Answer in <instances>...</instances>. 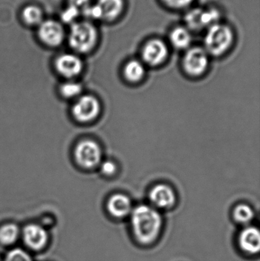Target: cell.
Returning a JSON list of instances; mask_svg holds the SVG:
<instances>
[{
  "instance_id": "26",
  "label": "cell",
  "mask_w": 260,
  "mask_h": 261,
  "mask_svg": "<svg viewBox=\"0 0 260 261\" xmlns=\"http://www.w3.org/2000/svg\"><path fill=\"white\" fill-rule=\"evenodd\" d=\"M116 169L117 167L115 164L111 161H105L102 164V167H101V170L105 175H112L113 173H115Z\"/></svg>"
},
{
  "instance_id": "11",
  "label": "cell",
  "mask_w": 260,
  "mask_h": 261,
  "mask_svg": "<svg viewBox=\"0 0 260 261\" xmlns=\"http://www.w3.org/2000/svg\"><path fill=\"white\" fill-rule=\"evenodd\" d=\"M238 242L244 252L251 255L258 254L260 250L259 229L256 227H247L241 231Z\"/></svg>"
},
{
  "instance_id": "17",
  "label": "cell",
  "mask_w": 260,
  "mask_h": 261,
  "mask_svg": "<svg viewBox=\"0 0 260 261\" xmlns=\"http://www.w3.org/2000/svg\"><path fill=\"white\" fill-rule=\"evenodd\" d=\"M170 40L174 46L177 48H186L191 43V35L184 28L178 27L172 31Z\"/></svg>"
},
{
  "instance_id": "19",
  "label": "cell",
  "mask_w": 260,
  "mask_h": 261,
  "mask_svg": "<svg viewBox=\"0 0 260 261\" xmlns=\"http://www.w3.org/2000/svg\"><path fill=\"white\" fill-rule=\"evenodd\" d=\"M21 16L24 22L29 25H36L42 22V12L37 6H28L24 8Z\"/></svg>"
},
{
  "instance_id": "25",
  "label": "cell",
  "mask_w": 260,
  "mask_h": 261,
  "mask_svg": "<svg viewBox=\"0 0 260 261\" xmlns=\"http://www.w3.org/2000/svg\"><path fill=\"white\" fill-rule=\"evenodd\" d=\"M169 7L180 9L189 6L193 0H163Z\"/></svg>"
},
{
  "instance_id": "16",
  "label": "cell",
  "mask_w": 260,
  "mask_h": 261,
  "mask_svg": "<svg viewBox=\"0 0 260 261\" xmlns=\"http://www.w3.org/2000/svg\"><path fill=\"white\" fill-rule=\"evenodd\" d=\"M145 73V67L137 61H131L125 67V76L131 82H138Z\"/></svg>"
},
{
  "instance_id": "3",
  "label": "cell",
  "mask_w": 260,
  "mask_h": 261,
  "mask_svg": "<svg viewBox=\"0 0 260 261\" xmlns=\"http://www.w3.org/2000/svg\"><path fill=\"white\" fill-rule=\"evenodd\" d=\"M233 33L227 26L215 24L211 26L205 39L206 47L209 53L220 56L230 47Z\"/></svg>"
},
{
  "instance_id": "28",
  "label": "cell",
  "mask_w": 260,
  "mask_h": 261,
  "mask_svg": "<svg viewBox=\"0 0 260 261\" xmlns=\"http://www.w3.org/2000/svg\"><path fill=\"white\" fill-rule=\"evenodd\" d=\"M0 261H3V260L1 259V257H0Z\"/></svg>"
},
{
  "instance_id": "22",
  "label": "cell",
  "mask_w": 260,
  "mask_h": 261,
  "mask_svg": "<svg viewBox=\"0 0 260 261\" xmlns=\"http://www.w3.org/2000/svg\"><path fill=\"white\" fill-rule=\"evenodd\" d=\"M201 9H193L187 14L186 21L191 29H200L203 28L201 24Z\"/></svg>"
},
{
  "instance_id": "6",
  "label": "cell",
  "mask_w": 260,
  "mask_h": 261,
  "mask_svg": "<svg viewBox=\"0 0 260 261\" xmlns=\"http://www.w3.org/2000/svg\"><path fill=\"white\" fill-rule=\"evenodd\" d=\"M21 238L26 248L34 251H42L49 242L47 228L37 223H29L21 230Z\"/></svg>"
},
{
  "instance_id": "14",
  "label": "cell",
  "mask_w": 260,
  "mask_h": 261,
  "mask_svg": "<svg viewBox=\"0 0 260 261\" xmlns=\"http://www.w3.org/2000/svg\"><path fill=\"white\" fill-rule=\"evenodd\" d=\"M21 237V229L13 222L3 224L0 226V245L12 246Z\"/></svg>"
},
{
  "instance_id": "4",
  "label": "cell",
  "mask_w": 260,
  "mask_h": 261,
  "mask_svg": "<svg viewBox=\"0 0 260 261\" xmlns=\"http://www.w3.org/2000/svg\"><path fill=\"white\" fill-rule=\"evenodd\" d=\"M73 156L76 164L82 168H94L100 164L102 150L96 141L82 140L75 146Z\"/></svg>"
},
{
  "instance_id": "2",
  "label": "cell",
  "mask_w": 260,
  "mask_h": 261,
  "mask_svg": "<svg viewBox=\"0 0 260 261\" xmlns=\"http://www.w3.org/2000/svg\"><path fill=\"white\" fill-rule=\"evenodd\" d=\"M97 41V32L91 23L83 21L73 24L70 31V47L79 53H88L93 50Z\"/></svg>"
},
{
  "instance_id": "23",
  "label": "cell",
  "mask_w": 260,
  "mask_h": 261,
  "mask_svg": "<svg viewBox=\"0 0 260 261\" xmlns=\"http://www.w3.org/2000/svg\"><path fill=\"white\" fill-rule=\"evenodd\" d=\"M79 10L73 6H70L62 14V19L65 22L73 21L79 15Z\"/></svg>"
},
{
  "instance_id": "5",
  "label": "cell",
  "mask_w": 260,
  "mask_h": 261,
  "mask_svg": "<svg viewBox=\"0 0 260 261\" xmlns=\"http://www.w3.org/2000/svg\"><path fill=\"white\" fill-rule=\"evenodd\" d=\"M100 111V102L92 95L80 96L71 109L73 118L80 123H87L94 120Z\"/></svg>"
},
{
  "instance_id": "1",
  "label": "cell",
  "mask_w": 260,
  "mask_h": 261,
  "mask_svg": "<svg viewBox=\"0 0 260 261\" xmlns=\"http://www.w3.org/2000/svg\"><path fill=\"white\" fill-rule=\"evenodd\" d=\"M131 228L137 242L149 245L157 240L162 227L163 219L160 213L149 205H141L131 212Z\"/></svg>"
},
{
  "instance_id": "12",
  "label": "cell",
  "mask_w": 260,
  "mask_h": 261,
  "mask_svg": "<svg viewBox=\"0 0 260 261\" xmlns=\"http://www.w3.org/2000/svg\"><path fill=\"white\" fill-rule=\"evenodd\" d=\"M150 199L156 206L160 208H168L172 206L176 202L174 190L166 185L156 186L150 193Z\"/></svg>"
},
{
  "instance_id": "10",
  "label": "cell",
  "mask_w": 260,
  "mask_h": 261,
  "mask_svg": "<svg viewBox=\"0 0 260 261\" xmlns=\"http://www.w3.org/2000/svg\"><path fill=\"white\" fill-rule=\"evenodd\" d=\"M142 55L145 62L150 65H159L162 64L167 57V47L160 40H152L145 45Z\"/></svg>"
},
{
  "instance_id": "7",
  "label": "cell",
  "mask_w": 260,
  "mask_h": 261,
  "mask_svg": "<svg viewBox=\"0 0 260 261\" xmlns=\"http://www.w3.org/2000/svg\"><path fill=\"white\" fill-rule=\"evenodd\" d=\"M209 64L207 52L200 47H194L186 53L183 60V67L189 74L200 76L203 74Z\"/></svg>"
},
{
  "instance_id": "24",
  "label": "cell",
  "mask_w": 260,
  "mask_h": 261,
  "mask_svg": "<svg viewBox=\"0 0 260 261\" xmlns=\"http://www.w3.org/2000/svg\"><path fill=\"white\" fill-rule=\"evenodd\" d=\"M83 10L84 15H86L89 18H102V12H101L100 8L98 6V4L96 6H87Z\"/></svg>"
},
{
  "instance_id": "9",
  "label": "cell",
  "mask_w": 260,
  "mask_h": 261,
  "mask_svg": "<svg viewBox=\"0 0 260 261\" xmlns=\"http://www.w3.org/2000/svg\"><path fill=\"white\" fill-rule=\"evenodd\" d=\"M38 36L46 45L56 47L64 41V29L60 23L53 20L42 21L38 29Z\"/></svg>"
},
{
  "instance_id": "8",
  "label": "cell",
  "mask_w": 260,
  "mask_h": 261,
  "mask_svg": "<svg viewBox=\"0 0 260 261\" xmlns=\"http://www.w3.org/2000/svg\"><path fill=\"white\" fill-rule=\"evenodd\" d=\"M55 68L61 76L71 80L82 73L83 64L79 57L72 54H65L56 58Z\"/></svg>"
},
{
  "instance_id": "27",
  "label": "cell",
  "mask_w": 260,
  "mask_h": 261,
  "mask_svg": "<svg viewBox=\"0 0 260 261\" xmlns=\"http://www.w3.org/2000/svg\"><path fill=\"white\" fill-rule=\"evenodd\" d=\"M70 2V6H73L76 9H85L89 4L90 0H69Z\"/></svg>"
},
{
  "instance_id": "15",
  "label": "cell",
  "mask_w": 260,
  "mask_h": 261,
  "mask_svg": "<svg viewBox=\"0 0 260 261\" xmlns=\"http://www.w3.org/2000/svg\"><path fill=\"white\" fill-rule=\"evenodd\" d=\"M98 6L102 12V18L113 20L117 18L123 9V0H99Z\"/></svg>"
},
{
  "instance_id": "18",
  "label": "cell",
  "mask_w": 260,
  "mask_h": 261,
  "mask_svg": "<svg viewBox=\"0 0 260 261\" xmlns=\"http://www.w3.org/2000/svg\"><path fill=\"white\" fill-rule=\"evenodd\" d=\"M58 91L64 99H75L82 93V87L79 83L67 81L60 85Z\"/></svg>"
},
{
  "instance_id": "13",
  "label": "cell",
  "mask_w": 260,
  "mask_h": 261,
  "mask_svg": "<svg viewBox=\"0 0 260 261\" xmlns=\"http://www.w3.org/2000/svg\"><path fill=\"white\" fill-rule=\"evenodd\" d=\"M107 208L113 217L122 219L131 213L132 205L128 196L123 194H115L110 198Z\"/></svg>"
},
{
  "instance_id": "21",
  "label": "cell",
  "mask_w": 260,
  "mask_h": 261,
  "mask_svg": "<svg viewBox=\"0 0 260 261\" xmlns=\"http://www.w3.org/2000/svg\"><path fill=\"white\" fill-rule=\"evenodd\" d=\"M3 261H34L32 256L21 248L10 250Z\"/></svg>"
},
{
  "instance_id": "20",
  "label": "cell",
  "mask_w": 260,
  "mask_h": 261,
  "mask_svg": "<svg viewBox=\"0 0 260 261\" xmlns=\"http://www.w3.org/2000/svg\"><path fill=\"white\" fill-rule=\"evenodd\" d=\"M234 218L241 224H248L254 218L253 210L246 204H241L235 208L234 211Z\"/></svg>"
}]
</instances>
